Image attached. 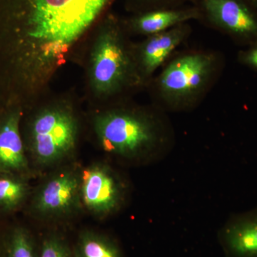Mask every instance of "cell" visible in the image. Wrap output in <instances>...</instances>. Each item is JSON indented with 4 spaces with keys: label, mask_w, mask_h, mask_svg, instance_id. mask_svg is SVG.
<instances>
[{
    "label": "cell",
    "mask_w": 257,
    "mask_h": 257,
    "mask_svg": "<svg viewBox=\"0 0 257 257\" xmlns=\"http://www.w3.org/2000/svg\"><path fill=\"white\" fill-rule=\"evenodd\" d=\"M123 18L111 10L88 32L72 62L82 69L83 100L88 108L131 99L143 89Z\"/></svg>",
    "instance_id": "obj_1"
},
{
    "label": "cell",
    "mask_w": 257,
    "mask_h": 257,
    "mask_svg": "<svg viewBox=\"0 0 257 257\" xmlns=\"http://www.w3.org/2000/svg\"><path fill=\"white\" fill-rule=\"evenodd\" d=\"M83 99L74 89L50 91L24 109L20 131L36 175L70 163L86 131Z\"/></svg>",
    "instance_id": "obj_2"
},
{
    "label": "cell",
    "mask_w": 257,
    "mask_h": 257,
    "mask_svg": "<svg viewBox=\"0 0 257 257\" xmlns=\"http://www.w3.org/2000/svg\"><path fill=\"white\" fill-rule=\"evenodd\" d=\"M86 131L109 156L138 162L147 160L165 143V132L155 111L127 99L88 108Z\"/></svg>",
    "instance_id": "obj_3"
},
{
    "label": "cell",
    "mask_w": 257,
    "mask_h": 257,
    "mask_svg": "<svg viewBox=\"0 0 257 257\" xmlns=\"http://www.w3.org/2000/svg\"><path fill=\"white\" fill-rule=\"evenodd\" d=\"M219 66L215 53L187 52L170 61L147 87H152L154 95L171 109H187L205 95Z\"/></svg>",
    "instance_id": "obj_4"
},
{
    "label": "cell",
    "mask_w": 257,
    "mask_h": 257,
    "mask_svg": "<svg viewBox=\"0 0 257 257\" xmlns=\"http://www.w3.org/2000/svg\"><path fill=\"white\" fill-rule=\"evenodd\" d=\"M81 168L68 163L50 171L32 190L25 208L29 214L39 220L60 221L82 211L79 194Z\"/></svg>",
    "instance_id": "obj_5"
},
{
    "label": "cell",
    "mask_w": 257,
    "mask_h": 257,
    "mask_svg": "<svg viewBox=\"0 0 257 257\" xmlns=\"http://www.w3.org/2000/svg\"><path fill=\"white\" fill-rule=\"evenodd\" d=\"M126 192L124 179L105 162H93L81 168V207L94 217L105 219L117 212L124 204Z\"/></svg>",
    "instance_id": "obj_6"
},
{
    "label": "cell",
    "mask_w": 257,
    "mask_h": 257,
    "mask_svg": "<svg viewBox=\"0 0 257 257\" xmlns=\"http://www.w3.org/2000/svg\"><path fill=\"white\" fill-rule=\"evenodd\" d=\"M200 21L251 45L257 43V10L248 0H194Z\"/></svg>",
    "instance_id": "obj_7"
},
{
    "label": "cell",
    "mask_w": 257,
    "mask_h": 257,
    "mask_svg": "<svg viewBox=\"0 0 257 257\" xmlns=\"http://www.w3.org/2000/svg\"><path fill=\"white\" fill-rule=\"evenodd\" d=\"M189 23L134 42L133 55L143 87H148L157 70L191 33Z\"/></svg>",
    "instance_id": "obj_8"
},
{
    "label": "cell",
    "mask_w": 257,
    "mask_h": 257,
    "mask_svg": "<svg viewBox=\"0 0 257 257\" xmlns=\"http://www.w3.org/2000/svg\"><path fill=\"white\" fill-rule=\"evenodd\" d=\"M23 109L4 106L0 110V175L10 174L31 179L35 174L25 151L20 123Z\"/></svg>",
    "instance_id": "obj_9"
},
{
    "label": "cell",
    "mask_w": 257,
    "mask_h": 257,
    "mask_svg": "<svg viewBox=\"0 0 257 257\" xmlns=\"http://www.w3.org/2000/svg\"><path fill=\"white\" fill-rule=\"evenodd\" d=\"M199 10L193 5L131 14L128 18H123V23L130 36L146 37L189 23L192 20H199Z\"/></svg>",
    "instance_id": "obj_10"
},
{
    "label": "cell",
    "mask_w": 257,
    "mask_h": 257,
    "mask_svg": "<svg viewBox=\"0 0 257 257\" xmlns=\"http://www.w3.org/2000/svg\"><path fill=\"white\" fill-rule=\"evenodd\" d=\"M222 240L229 257H257V209L233 217L223 230Z\"/></svg>",
    "instance_id": "obj_11"
},
{
    "label": "cell",
    "mask_w": 257,
    "mask_h": 257,
    "mask_svg": "<svg viewBox=\"0 0 257 257\" xmlns=\"http://www.w3.org/2000/svg\"><path fill=\"white\" fill-rule=\"evenodd\" d=\"M30 179L20 175H0V219L26 208L33 190Z\"/></svg>",
    "instance_id": "obj_12"
},
{
    "label": "cell",
    "mask_w": 257,
    "mask_h": 257,
    "mask_svg": "<svg viewBox=\"0 0 257 257\" xmlns=\"http://www.w3.org/2000/svg\"><path fill=\"white\" fill-rule=\"evenodd\" d=\"M76 257H121L117 246L103 235L86 231L79 236Z\"/></svg>",
    "instance_id": "obj_13"
},
{
    "label": "cell",
    "mask_w": 257,
    "mask_h": 257,
    "mask_svg": "<svg viewBox=\"0 0 257 257\" xmlns=\"http://www.w3.org/2000/svg\"><path fill=\"white\" fill-rule=\"evenodd\" d=\"M5 243V257H37L31 234L21 225L9 228Z\"/></svg>",
    "instance_id": "obj_14"
},
{
    "label": "cell",
    "mask_w": 257,
    "mask_h": 257,
    "mask_svg": "<svg viewBox=\"0 0 257 257\" xmlns=\"http://www.w3.org/2000/svg\"><path fill=\"white\" fill-rule=\"evenodd\" d=\"M187 1L194 0H124V5L128 13L135 14L161 8H177Z\"/></svg>",
    "instance_id": "obj_15"
},
{
    "label": "cell",
    "mask_w": 257,
    "mask_h": 257,
    "mask_svg": "<svg viewBox=\"0 0 257 257\" xmlns=\"http://www.w3.org/2000/svg\"><path fill=\"white\" fill-rule=\"evenodd\" d=\"M40 257H72L65 243L57 236H50L44 240Z\"/></svg>",
    "instance_id": "obj_16"
},
{
    "label": "cell",
    "mask_w": 257,
    "mask_h": 257,
    "mask_svg": "<svg viewBox=\"0 0 257 257\" xmlns=\"http://www.w3.org/2000/svg\"><path fill=\"white\" fill-rule=\"evenodd\" d=\"M239 59L241 63L257 69V43L250 45L247 50L241 51Z\"/></svg>",
    "instance_id": "obj_17"
},
{
    "label": "cell",
    "mask_w": 257,
    "mask_h": 257,
    "mask_svg": "<svg viewBox=\"0 0 257 257\" xmlns=\"http://www.w3.org/2000/svg\"><path fill=\"white\" fill-rule=\"evenodd\" d=\"M248 1L257 10V0H248Z\"/></svg>",
    "instance_id": "obj_18"
},
{
    "label": "cell",
    "mask_w": 257,
    "mask_h": 257,
    "mask_svg": "<svg viewBox=\"0 0 257 257\" xmlns=\"http://www.w3.org/2000/svg\"><path fill=\"white\" fill-rule=\"evenodd\" d=\"M4 104H3V101H1V99H0V110H1L2 109H3V106H4Z\"/></svg>",
    "instance_id": "obj_19"
}]
</instances>
